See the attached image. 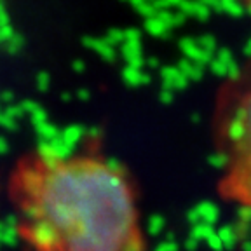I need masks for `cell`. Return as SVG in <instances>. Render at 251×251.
Here are the masks:
<instances>
[{
	"mask_svg": "<svg viewBox=\"0 0 251 251\" xmlns=\"http://www.w3.org/2000/svg\"><path fill=\"white\" fill-rule=\"evenodd\" d=\"M197 40V44H199L201 47H202L204 51H208V52H215V49H216V40H215V37H211V35H201L199 39H196Z\"/></svg>",
	"mask_w": 251,
	"mask_h": 251,
	"instance_id": "cell-12",
	"label": "cell"
},
{
	"mask_svg": "<svg viewBox=\"0 0 251 251\" xmlns=\"http://www.w3.org/2000/svg\"><path fill=\"white\" fill-rule=\"evenodd\" d=\"M86 44L91 49H94V51L98 52L105 61H114V59L117 58L115 47L110 42H106V39H87Z\"/></svg>",
	"mask_w": 251,
	"mask_h": 251,
	"instance_id": "cell-6",
	"label": "cell"
},
{
	"mask_svg": "<svg viewBox=\"0 0 251 251\" xmlns=\"http://www.w3.org/2000/svg\"><path fill=\"white\" fill-rule=\"evenodd\" d=\"M149 65L150 67H159V61L157 59H149Z\"/></svg>",
	"mask_w": 251,
	"mask_h": 251,
	"instance_id": "cell-18",
	"label": "cell"
},
{
	"mask_svg": "<svg viewBox=\"0 0 251 251\" xmlns=\"http://www.w3.org/2000/svg\"><path fill=\"white\" fill-rule=\"evenodd\" d=\"M215 143L216 152L227 159L220 194L251 211V58L220 94Z\"/></svg>",
	"mask_w": 251,
	"mask_h": 251,
	"instance_id": "cell-2",
	"label": "cell"
},
{
	"mask_svg": "<svg viewBox=\"0 0 251 251\" xmlns=\"http://www.w3.org/2000/svg\"><path fill=\"white\" fill-rule=\"evenodd\" d=\"M176 67L187 80H201V78H202L204 67H201V65H197V63L190 61V59H187V58L180 59Z\"/></svg>",
	"mask_w": 251,
	"mask_h": 251,
	"instance_id": "cell-7",
	"label": "cell"
},
{
	"mask_svg": "<svg viewBox=\"0 0 251 251\" xmlns=\"http://www.w3.org/2000/svg\"><path fill=\"white\" fill-rule=\"evenodd\" d=\"M145 28L150 35H153V37H166L169 33V26L164 23V21L159 20L157 16L145 20Z\"/></svg>",
	"mask_w": 251,
	"mask_h": 251,
	"instance_id": "cell-9",
	"label": "cell"
},
{
	"mask_svg": "<svg viewBox=\"0 0 251 251\" xmlns=\"http://www.w3.org/2000/svg\"><path fill=\"white\" fill-rule=\"evenodd\" d=\"M161 100L164 103H171L173 101V91H168V89H162L161 93Z\"/></svg>",
	"mask_w": 251,
	"mask_h": 251,
	"instance_id": "cell-15",
	"label": "cell"
},
{
	"mask_svg": "<svg viewBox=\"0 0 251 251\" xmlns=\"http://www.w3.org/2000/svg\"><path fill=\"white\" fill-rule=\"evenodd\" d=\"M126 2H129V4H133L134 7H136V5H140L141 2H145V0H126Z\"/></svg>",
	"mask_w": 251,
	"mask_h": 251,
	"instance_id": "cell-17",
	"label": "cell"
},
{
	"mask_svg": "<svg viewBox=\"0 0 251 251\" xmlns=\"http://www.w3.org/2000/svg\"><path fill=\"white\" fill-rule=\"evenodd\" d=\"M9 194L31 251H149L136 188L115 161L44 147L18 162Z\"/></svg>",
	"mask_w": 251,
	"mask_h": 251,
	"instance_id": "cell-1",
	"label": "cell"
},
{
	"mask_svg": "<svg viewBox=\"0 0 251 251\" xmlns=\"http://www.w3.org/2000/svg\"><path fill=\"white\" fill-rule=\"evenodd\" d=\"M180 49L181 52L185 54V58L190 59V61L197 63L201 67L204 65H209L213 61V54L208 51H204L202 47L197 44L196 39H183L180 40Z\"/></svg>",
	"mask_w": 251,
	"mask_h": 251,
	"instance_id": "cell-3",
	"label": "cell"
},
{
	"mask_svg": "<svg viewBox=\"0 0 251 251\" xmlns=\"http://www.w3.org/2000/svg\"><path fill=\"white\" fill-rule=\"evenodd\" d=\"M84 131L78 129V127H72V129L67 131V134H65V143H67L68 147H72L74 143H77L80 138H82Z\"/></svg>",
	"mask_w": 251,
	"mask_h": 251,
	"instance_id": "cell-13",
	"label": "cell"
},
{
	"mask_svg": "<svg viewBox=\"0 0 251 251\" xmlns=\"http://www.w3.org/2000/svg\"><path fill=\"white\" fill-rule=\"evenodd\" d=\"M178 11H180L181 14L192 16V18H196V20H201V21L208 20L209 14H211V11H209V9L206 7V5H204L201 0H185Z\"/></svg>",
	"mask_w": 251,
	"mask_h": 251,
	"instance_id": "cell-5",
	"label": "cell"
},
{
	"mask_svg": "<svg viewBox=\"0 0 251 251\" xmlns=\"http://www.w3.org/2000/svg\"><path fill=\"white\" fill-rule=\"evenodd\" d=\"M122 78L129 86H145V84L150 82L149 74H145L140 68H133V67H126L124 72H122Z\"/></svg>",
	"mask_w": 251,
	"mask_h": 251,
	"instance_id": "cell-8",
	"label": "cell"
},
{
	"mask_svg": "<svg viewBox=\"0 0 251 251\" xmlns=\"http://www.w3.org/2000/svg\"><path fill=\"white\" fill-rule=\"evenodd\" d=\"M216 59L222 63H225V65H230V63H234V58H232V52L228 51L227 47H224V49H220L218 52H216Z\"/></svg>",
	"mask_w": 251,
	"mask_h": 251,
	"instance_id": "cell-14",
	"label": "cell"
},
{
	"mask_svg": "<svg viewBox=\"0 0 251 251\" xmlns=\"http://www.w3.org/2000/svg\"><path fill=\"white\" fill-rule=\"evenodd\" d=\"M194 213H196V218L202 216L204 222H206V224H209V225H211L213 222L216 220V216H218V209H216V206H215V204H211V202H201L199 206L194 209Z\"/></svg>",
	"mask_w": 251,
	"mask_h": 251,
	"instance_id": "cell-10",
	"label": "cell"
},
{
	"mask_svg": "<svg viewBox=\"0 0 251 251\" xmlns=\"http://www.w3.org/2000/svg\"><path fill=\"white\" fill-rule=\"evenodd\" d=\"M241 4L244 5V9H246L248 14H251V0H241Z\"/></svg>",
	"mask_w": 251,
	"mask_h": 251,
	"instance_id": "cell-16",
	"label": "cell"
},
{
	"mask_svg": "<svg viewBox=\"0 0 251 251\" xmlns=\"http://www.w3.org/2000/svg\"><path fill=\"white\" fill-rule=\"evenodd\" d=\"M209 70H211L215 75H218V77L228 78V65H225V63L218 61L216 58L213 59L211 63H209Z\"/></svg>",
	"mask_w": 251,
	"mask_h": 251,
	"instance_id": "cell-11",
	"label": "cell"
},
{
	"mask_svg": "<svg viewBox=\"0 0 251 251\" xmlns=\"http://www.w3.org/2000/svg\"><path fill=\"white\" fill-rule=\"evenodd\" d=\"M161 77H162V89L175 91V89H183L187 87V78L181 75L178 67H164L161 68Z\"/></svg>",
	"mask_w": 251,
	"mask_h": 251,
	"instance_id": "cell-4",
	"label": "cell"
}]
</instances>
